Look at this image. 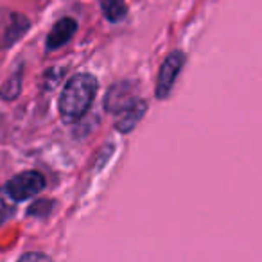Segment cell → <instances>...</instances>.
Returning a JSON list of instances; mask_svg holds the SVG:
<instances>
[{
	"instance_id": "6da1fadb",
	"label": "cell",
	"mask_w": 262,
	"mask_h": 262,
	"mask_svg": "<svg viewBox=\"0 0 262 262\" xmlns=\"http://www.w3.org/2000/svg\"><path fill=\"white\" fill-rule=\"evenodd\" d=\"M99 83L92 74H77L67 81L59 95V115L65 122L79 120L92 106Z\"/></svg>"
},
{
	"instance_id": "7a4b0ae2",
	"label": "cell",
	"mask_w": 262,
	"mask_h": 262,
	"mask_svg": "<svg viewBox=\"0 0 262 262\" xmlns=\"http://www.w3.org/2000/svg\"><path fill=\"white\" fill-rule=\"evenodd\" d=\"M29 20L11 9L0 8V51L15 45L29 31Z\"/></svg>"
},
{
	"instance_id": "3957f363",
	"label": "cell",
	"mask_w": 262,
	"mask_h": 262,
	"mask_svg": "<svg viewBox=\"0 0 262 262\" xmlns=\"http://www.w3.org/2000/svg\"><path fill=\"white\" fill-rule=\"evenodd\" d=\"M45 187V178L38 171H26L16 174L4 185L6 192L15 201H24L36 196Z\"/></svg>"
},
{
	"instance_id": "277c9868",
	"label": "cell",
	"mask_w": 262,
	"mask_h": 262,
	"mask_svg": "<svg viewBox=\"0 0 262 262\" xmlns=\"http://www.w3.org/2000/svg\"><path fill=\"white\" fill-rule=\"evenodd\" d=\"M185 61V56L182 52H171L165 58V61L162 63V69L158 72V81H157V97L164 99L169 95L172 84H174L176 77H178L180 70Z\"/></svg>"
},
{
	"instance_id": "5b68a950",
	"label": "cell",
	"mask_w": 262,
	"mask_h": 262,
	"mask_svg": "<svg viewBox=\"0 0 262 262\" xmlns=\"http://www.w3.org/2000/svg\"><path fill=\"white\" fill-rule=\"evenodd\" d=\"M77 29V24L76 20L72 18H61L54 27L52 31L49 33L47 36V51H56V49L63 47L70 38L74 36Z\"/></svg>"
},
{
	"instance_id": "8992f818",
	"label": "cell",
	"mask_w": 262,
	"mask_h": 262,
	"mask_svg": "<svg viewBox=\"0 0 262 262\" xmlns=\"http://www.w3.org/2000/svg\"><path fill=\"white\" fill-rule=\"evenodd\" d=\"M119 113L120 117H119V122H117V129L122 131V133H127V131H131L139 124V120L146 113V102L140 101V99H135V101L129 102L124 110H120Z\"/></svg>"
},
{
	"instance_id": "52a82bcc",
	"label": "cell",
	"mask_w": 262,
	"mask_h": 262,
	"mask_svg": "<svg viewBox=\"0 0 262 262\" xmlns=\"http://www.w3.org/2000/svg\"><path fill=\"white\" fill-rule=\"evenodd\" d=\"M102 13L110 22H120L126 16V2L124 0H102Z\"/></svg>"
},
{
	"instance_id": "ba28073f",
	"label": "cell",
	"mask_w": 262,
	"mask_h": 262,
	"mask_svg": "<svg viewBox=\"0 0 262 262\" xmlns=\"http://www.w3.org/2000/svg\"><path fill=\"white\" fill-rule=\"evenodd\" d=\"M20 88H22V70H18L16 74H13V76L6 81L4 86L0 88V97L11 101V99L18 97Z\"/></svg>"
},
{
	"instance_id": "9c48e42d",
	"label": "cell",
	"mask_w": 262,
	"mask_h": 262,
	"mask_svg": "<svg viewBox=\"0 0 262 262\" xmlns=\"http://www.w3.org/2000/svg\"><path fill=\"white\" fill-rule=\"evenodd\" d=\"M13 214H15V200L2 187L0 189V225H4Z\"/></svg>"
},
{
	"instance_id": "30bf717a",
	"label": "cell",
	"mask_w": 262,
	"mask_h": 262,
	"mask_svg": "<svg viewBox=\"0 0 262 262\" xmlns=\"http://www.w3.org/2000/svg\"><path fill=\"white\" fill-rule=\"evenodd\" d=\"M18 262H52V258L45 253H40V251H29V253L22 255Z\"/></svg>"
}]
</instances>
